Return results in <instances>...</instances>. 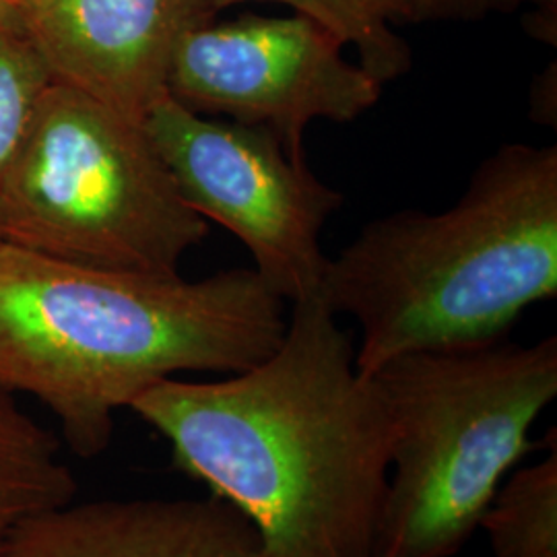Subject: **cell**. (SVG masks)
Masks as SVG:
<instances>
[{"instance_id":"obj_1","label":"cell","mask_w":557,"mask_h":557,"mask_svg":"<svg viewBox=\"0 0 557 557\" xmlns=\"http://www.w3.org/2000/svg\"><path fill=\"white\" fill-rule=\"evenodd\" d=\"M128 409L255 524L264 557H376L391 419L320 296L292 304L283 341L250 370L161 380Z\"/></svg>"},{"instance_id":"obj_2","label":"cell","mask_w":557,"mask_h":557,"mask_svg":"<svg viewBox=\"0 0 557 557\" xmlns=\"http://www.w3.org/2000/svg\"><path fill=\"white\" fill-rule=\"evenodd\" d=\"M285 329V299L255 269L186 281L0 246V382L44 403L81 458L110 446L114 413L153 384L250 370Z\"/></svg>"},{"instance_id":"obj_3","label":"cell","mask_w":557,"mask_h":557,"mask_svg":"<svg viewBox=\"0 0 557 557\" xmlns=\"http://www.w3.org/2000/svg\"><path fill=\"white\" fill-rule=\"evenodd\" d=\"M557 294V147L502 145L440 213L403 209L329 259L320 298L358 322L356 366L504 341Z\"/></svg>"},{"instance_id":"obj_4","label":"cell","mask_w":557,"mask_h":557,"mask_svg":"<svg viewBox=\"0 0 557 557\" xmlns=\"http://www.w3.org/2000/svg\"><path fill=\"white\" fill-rule=\"evenodd\" d=\"M391 467L376 557H453L471 541L557 397V338L498 341L384 363Z\"/></svg>"},{"instance_id":"obj_5","label":"cell","mask_w":557,"mask_h":557,"mask_svg":"<svg viewBox=\"0 0 557 557\" xmlns=\"http://www.w3.org/2000/svg\"><path fill=\"white\" fill-rule=\"evenodd\" d=\"M209 236L131 119L52 81L0 180V239L98 269L178 275Z\"/></svg>"},{"instance_id":"obj_6","label":"cell","mask_w":557,"mask_h":557,"mask_svg":"<svg viewBox=\"0 0 557 557\" xmlns=\"http://www.w3.org/2000/svg\"><path fill=\"white\" fill-rule=\"evenodd\" d=\"M143 126L180 197L248 248L255 271L285 301L317 298L329 267L320 236L343 195L262 126L202 116L170 94Z\"/></svg>"},{"instance_id":"obj_7","label":"cell","mask_w":557,"mask_h":557,"mask_svg":"<svg viewBox=\"0 0 557 557\" xmlns=\"http://www.w3.org/2000/svg\"><path fill=\"white\" fill-rule=\"evenodd\" d=\"M343 50L301 15L211 21L180 44L168 94L202 116L269 128L306 158L304 135L314 120L347 124L382 98L384 85Z\"/></svg>"},{"instance_id":"obj_8","label":"cell","mask_w":557,"mask_h":557,"mask_svg":"<svg viewBox=\"0 0 557 557\" xmlns=\"http://www.w3.org/2000/svg\"><path fill=\"white\" fill-rule=\"evenodd\" d=\"M20 15L54 81L143 120L168 94L182 40L218 11L213 0H34Z\"/></svg>"},{"instance_id":"obj_9","label":"cell","mask_w":557,"mask_h":557,"mask_svg":"<svg viewBox=\"0 0 557 557\" xmlns=\"http://www.w3.org/2000/svg\"><path fill=\"white\" fill-rule=\"evenodd\" d=\"M4 557H264L255 524L223 499H101L27 520Z\"/></svg>"},{"instance_id":"obj_10","label":"cell","mask_w":557,"mask_h":557,"mask_svg":"<svg viewBox=\"0 0 557 557\" xmlns=\"http://www.w3.org/2000/svg\"><path fill=\"white\" fill-rule=\"evenodd\" d=\"M75 490L59 440L0 382V557L27 520L73 502Z\"/></svg>"},{"instance_id":"obj_11","label":"cell","mask_w":557,"mask_h":557,"mask_svg":"<svg viewBox=\"0 0 557 557\" xmlns=\"http://www.w3.org/2000/svg\"><path fill=\"white\" fill-rule=\"evenodd\" d=\"M250 0H213L220 13L232 4ZM281 2L306 20L319 23L345 48H354L359 66L382 85L403 79L413 64L407 41L397 25L411 21L409 0H267Z\"/></svg>"},{"instance_id":"obj_12","label":"cell","mask_w":557,"mask_h":557,"mask_svg":"<svg viewBox=\"0 0 557 557\" xmlns=\"http://www.w3.org/2000/svg\"><path fill=\"white\" fill-rule=\"evenodd\" d=\"M494 557H557V446L506 479L481 524Z\"/></svg>"},{"instance_id":"obj_13","label":"cell","mask_w":557,"mask_h":557,"mask_svg":"<svg viewBox=\"0 0 557 557\" xmlns=\"http://www.w3.org/2000/svg\"><path fill=\"white\" fill-rule=\"evenodd\" d=\"M52 81L46 60L21 21L20 9L0 11V180Z\"/></svg>"},{"instance_id":"obj_14","label":"cell","mask_w":557,"mask_h":557,"mask_svg":"<svg viewBox=\"0 0 557 557\" xmlns=\"http://www.w3.org/2000/svg\"><path fill=\"white\" fill-rule=\"evenodd\" d=\"M413 23H475L510 15L527 0H409Z\"/></svg>"},{"instance_id":"obj_15","label":"cell","mask_w":557,"mask_h":557,"mask_svg":"<svg viewBox=\"0 0 557 557\" xmlns=\"http://www.w3.org/2000/svg\"><path fill=\"white\" fill-rule=\"evenodd\" d=\"M531 13L524 17L527 32L535 40L556 46L557 44V0H527Z\"/></svg>"},{"instance_id":"obj_16","label":"cell","mask_w":557,"mask_h":557,"mask_svg":"<svg viewBox=\"0 0 557 557\" xmlns=\"http://www.w3.org/2000/svg\"><path fill=\"white\" fill-rule=\"evenodd\" d=\"M556 62H554L547 71H543L539 75L537 81L533 83V89H531V116L545 126H547V122H552L549 98L556 100ZM552 126H554V122H552Z\"/></svg>"},{"instance_id":"obj_17","label":"cell","mask_w":557,"mask_h":557,"mask_svg":"<svg viewBox=\"0 0 557 557\" xmlns=\"http://www.w3.org/2000/svg\"><path fill=\"white\" fill-rule=\"evenodd\" d=\"M9 4H13V7H17V9H21V7H25V4H29V2H34V0H7Z\"/></svg>"},{"instance_id":"obj_18","label":"cell","mask_w":557,"mask_h":557,"mask_svg":"<svg viewBox=\"0 0 557 557\" xmlns=\"http://www.w3.org/2000/svg\"><path fill=\"white\" fill-rule=\"evenodd\" d=\"M9 7H13V4H9L7 0H0V11H4V9H9Z\"/></svg>"},{"instance_id":"obj_19","label":"cell","mask_w":557,"mask_h":557,"mask_svg":"<svg viewBox=\"0 0 557 557\" xmlns=\"http://www.w3.org/2000/svg\"><path fill=\"white\" fill-rule=\"evenodd\" d=\"M0 246H2V239H0Z\"/></svg>"}]
</instances>
